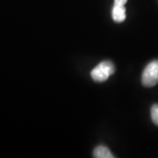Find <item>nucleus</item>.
Instances as JSON below:
<instances>
[{
  "label": "nucleus",
  "instance_id": "f257e3e1",
  "mask_svg": "<svg viewBox=\"0 0 158 158\" xmlns=\"http://www.w3.org/2000/svg\"><path fill=\"white\" fill-rule=\"evenodd\" d=\"M115 71L114 65L110 61H104L97 65L95 68L90 71L91 78L95 82L102 83L106 81Z\"/></svg>",
  "mask_w": 158,
  "mask_h": 158
},
{
  "label": "nucleus",
  "instance_id": "f03ea898",
  "mask_svg": "<svg viewBox=\"0 0 158 158\" xmlns=\"http://www.w3.org/2000/svg\"><path fill=\"white\" fill-rule=\"evenodd\" d=\"M141 83L145 87H152L158 84V61L149 62L144 69L141 76Z\"/></svg>",
  "mask_w": 158,
  "mask_h": 158
},
{
  "label": "nucleus",
  "instance_id": "7ed1b4c3",
  "mask_svg": "<svg viewBox=\"0 0 158 158\" xmlns=\"http://www.w3.org/2000/svg\"><path fill=\"white\" fill-rule=\"evenodd\" d=\"M112 18L117 23L123 22L126 19V9L125 6L114 5L112 10Z\"/></svg>",
  "mask_w": 158,
  "mask_h": 158
},
{
  "label": "nucleus",
  "instance_id": "20e7f679",
  "mask_svg": "<svg viewBox=\"0 0 158 158\" xmlns=\"http://www.w3.org/2000/svg\"><path fill=\"white\" fill-rule=\"evenodd\" d=\"M93 157L95 158H114L112 152L106 146H98L93 151Z\"/></svg>",
  "mask_w": 158,
  "mask_h": 158
},
{
  "label": "nucleus",
  "instance_id": "39448f33",
  "mask_svg": "<svg viewBox=\"0 0 158 158\" xmlns=\"http://www.w3.org/2000/svg\"><path fill=\"white\" fill-rule=\"evenodd\" d=\"M151 118H152L153 123L158 126V105H154L151 107Z\"/></svg>",
  "mask_w": 158,
  "mask_h": 158
},
{
  "label": "nucleus",
  "instance_id": "423d86ee",
  "mask_svg": "<svg viewBox=\"0 0 158 158\" xmlns=\"http://www.w3.org/2000/svg\"><path fill=\"white\" fill-rule=\"evenodd\" d=\"M127 0H114V5L117 6H125Z\"/></svg>",
  "mask_w": 158,
  "mask_h": 158
}]
</instances>
